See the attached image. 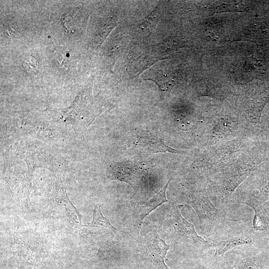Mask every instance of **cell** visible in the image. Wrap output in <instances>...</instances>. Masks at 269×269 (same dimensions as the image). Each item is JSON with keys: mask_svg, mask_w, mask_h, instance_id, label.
Segmentation results:
<instances>
[{"mask_svg": "<svg viewBox=\"0 0 269 269\" xmlns=\"http://www.w3.org/2000/svg\"><path fill=\"white\" fill-rule=\"evenodd\" d=\"M107 173L111 180H120L129 184L134 191L133 197L138 194L142 182V171L137 165L113 163L108 166Z\"/></svg>", "mask_w": 269, "mask_h": 269, "instance_id": "cell-1", "label": "cell"}, {"mask_svg": "<svg viewBox=\"0 0 269 269\" xmlns=\"http://www.w3.org/2000/svg\"><path fill=\"white\" fill-rule=\"evenodd\" d=\"M167 221L170 227L178 235L194 244L207 243L198 235L194 226L188 222L180 214L177 205L172 203Z\"/></svg>", "mask_w": 269, "mask_h": 269, "instance_id": "cell-2", "label": "cell"}, {"mask_svg": "<svg viewBox=\"0 0 269 269\" xmlns=\"http://www.w3.org/2000/svg\"><path fill=\"white\" fill-rule=\"evenodd\" d=\"M170 180L164 186L159 192L150 199L145 204H137L134 208V228L138 236L143 221L152 211L163 203L169 201L166 199L165 192Z\"/></svg>", "mask_w": 269, "mask_h": 269, "instance_id": "cell-3", "label": "cell"}, {"mask_svg": "<svg viewBox=\"0 0 269 269\" xmlns=\"http://www.w3.org/2000/svg\"><path fill=\"white\" fill-rule=\"evenodd\" d=\"M150 239L146 245V249L148 258L152 265L156 269H170L164 262L169 246L160 238L156 231L150 235Z\"/></svg>", "mask_w": 269, "mask_h": 269, "instance_id": "cell-4", "label": "cell"}, {"mask_svg": "<svg viewBox=\"0 0 269 269\" xmlns=\"http://www.w3.org/2000/svg\"><path fill=\"white\" fill-rule=\"evenodd\" d=\"M190 203L197 214L200 225L205 221H214L218 218V210L206 194H199Z\"/></svg>", "mask_w": 269, "mask_h": 269, "instance_id": "cell-5", "label": "cell"}, {"mask_svg": "<svg viewBox=\"0 0 269 269\" xmlns=\"http://www.w3.org/2000/svg\"><path fill=\"white\" fill-rule=\"evenodd\" d=\"M260 168L257 188L259 193L252 198L264 203L269 197V160Z\"/></svg>", "mask_w": 269, "mask_h": 269, "instance_id": "cell-6", "label": "cell"}, {"mask_svg": "<svg viewBox=\"0 0 269 269\" xmlns=\"http://www.w3.org/2000/svg\"><path fill=\"white\" fill-rule=\"evenodd\" d=\"M253 242L252 238L242 236L216 242L214 244V247L215 248V256H222L226 252L235 247L243 245L251 244Z\"/></svg>", "mask_w": 269, "mask_h": 269, "instance_id": "cell-7", "label": "cell"}, {"mask_svg": "<svg viewBox=\"0 0 269 269\" xmlns=\"http://www.w3.org/2000/svg\"><path fill=\"white\" fill-rule=\"evenodd\" d=\"M93 219L92 221L83 226L91 228H99L115 233L116 228L111 223L110 220L104 216L101 211V205L97 204L94 206Z\"/></svg>", "mask_w": 269, "mask_h": 269, "instance_id": "cell-8", "label": "cell"}, {"mask_svg": "<svg viewBox=\"0 0 269 269\" xmlns=\"http://www.w3.org/2000/svg\"><path fill=\"white\" fill-rule=\"evenodd\" d=\"M22 66L27 73L34 75L38 72L39 64L36 59L31 56H26L22 63Z\"/></svg>", "mask_w": 269, "mask_h": 269, "instance_id": "cell-9", "label": "cell"}, {"mask_svg": "<svg viewBox=\"0 0 269 269\" xmlns=\"http://www.w3.org/2000/svg\"><path fill=\"white\" fill-rule=\"evenodd\" d=\"M61 199L62 200V202L64 204V205L67 207V210L70 212V213L72 214L73 217L74 218V220L77 222H78L79 223H81V219L82 217L81 214L77 211L76 208L74 207V206L73 205L71 201L69 200L67 194L65 190H63L62 191V194H61Z\"/></svg>", "mask_w": 269, "mask_h": 269, "instance_id": "cell-10", "label": "cell"}, {"mask_svg": "<svg viewBox=\"0 0 269 269\" xmlns=\"http://www.w3.org/2000/svg\"><path fill=\"white\" fill-rule=\"evenodd\" d=\"M4 26L6 32L9 35L13 34L16 31L17 27L14 22L5 21L4 23Z\"/></svg>", "mask_w": 269, "mask_h": 269, "instance_id": "cell-11", "label": "cell"}, {"mask_svg": "<svg viewBox=\"0 0 269 269\" xmlns=\"http://www.w3.org/2000/svg\"><path fill=\"white\" fill-rule=\"evenodd\" d=\"M263 134L269 141V116L263 122Z\"/></svg>", "mask_w": 269, "mask_h": 269, "instance_id": "cell-12", "label": "cell"}, {"mask_svg": "<svg viewBox=\"0 0 269 269\" xmlns=\"http://www.w3.org/2000/svg\"><path fill=\"white\" fill-rule=\"evenodd\" d=\"M243 269H262V268L256 262L250 261L244 264Z\"/></svg>", "mask_w": 269, "mask_h": 269, "instance_id": "cell-13", "label": "cell"}, {"mask_svg": "<svg viewBox=\"0 0 269 269\" xmlns=\"http://www.w3.org/2000/svg\"><path fill=\"white\" fill-rule=\"evenodd\" d=\"M58 65L62 68L66 69L68 67V61L62 55H60L57 60Z\"/></svg>", "mask_w": 269, "mask_h": 269, "instance_id": "cell-14", "label": "cell"}]
</instances>
